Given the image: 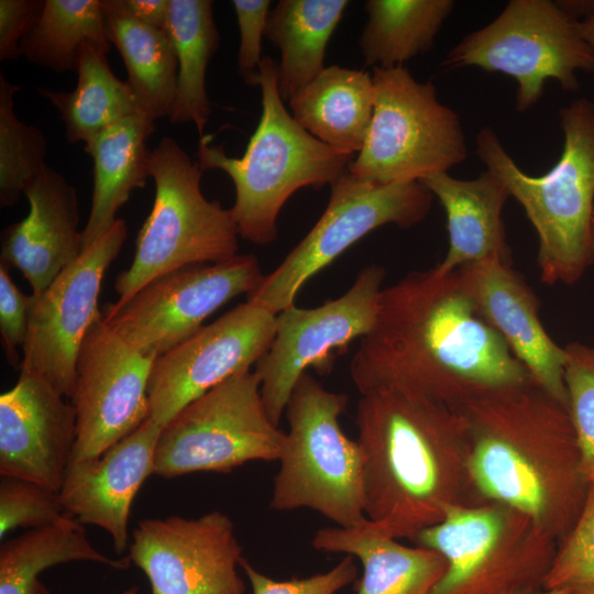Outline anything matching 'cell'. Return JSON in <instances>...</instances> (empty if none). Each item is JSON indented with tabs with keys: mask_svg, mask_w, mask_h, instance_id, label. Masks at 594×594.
I'll return each mask as SVG.
<instances>
[{
	"mask_svg": "<svg viewBox=\"0 0 594 594\" xmlns=\"http://www.w3.org/2000/svg\"><path fill=\"white\" fill-rule=\"evenodd\" d=\"M361 395L413 393L461 409L487 395L534 383L481 316L458 270L413 271L383 288L375 323L350 363Z\"/></svg>",
	"mask_w": 594,
	"mask_h": 594,
	"instance_id": "1",
	"label": "cell"
},
{
	"mask_svg": "<svg viewBox=\"0 0 594 594\" xmlns=\"http://www.w3.org/2000/svg\"><path fill=\"white\" fill-rule=\"evenodd\" d=\"M355 425L364 514L382 534L413 540L451 507L486 503L471 477L461 411L389 388L361 395Z\"/></svg>",
	"mask_w": 594,
	"mask_h": 594,
	"instance_id": "2",
	"label": "cell"
},
{
	"mask_svg": "<svg viewBox=\"0 0 594 594\" xmlns=\"http://www.w3.org/2000/svg\"><path fill=\"white\" fill-rule=\"evenodd\" d=\"M459 411L468 424L470 473L482 499L524 514L560 543L590 485L566 406L530 383Z\"/></svg>",
	"mask_w": 594,
	"mask_h": 594,
	"instance_id": "3",
	"label": "cell"
},
{
	"mask_svg": "<svg viewBox=\"0 0 594 594\" xmlns=\"http://www.w3.org/2000/svg\"><path fill=\"white\" fill-rule=\"evenodd\" d=\"M564 145L544 175L522 172L492 128L476 135V153L515 198L535 228L543 283L571 285L594 261V103L576 99L560 110Z\"/></svg>",
	"mask_w": 594,
	"mask_h": 594,
	"instance_id": "4",
	"label": "cell"
},
{
	"mask_svg": "<svg viewBox=\"0 0 594 594\" xmlns=\"http://www.w3.org/2000/svg\"><path fill=\"white\" fill-rule=\"evenodd\" d=\"M257 86L262 114L242 157H230L223 146L200 136L197 163L202 170L227 173L235 188L230 208L239 234L266 245L277 238V218L290 196L305 187L332 185L346 170L352 156L316 139L293 118L277 87V64L263 56Z\"/></svg>",
	"mask_w": 594,
	"mask_h": 594,
	"instance_id": "5",
	"label": "cell"
},
{
	"mask_svg": "<svg viewBox=\"0 0 594 594\" xmlns=\"http://www.w3.org/2000/svg\"><path fill=\"white\" fill-rule=\"evenodd\" d=\"M349 397L324 388L305 373L286 406L285 433L270 507L309 508L351 528L364 524L363 457L360 444L343 432L339 417Z\"/></svg>",
	"mask_w": 594,
	"mask_h": 594,
	"instance_id": "6",
	"label": "cell"
},
{
	"mask_svg": "<svg viewBox=\"0 0 594 594\" xmlns=\"http://www.w3.org/2000/svg\"><path fill=\"white\" fill-rule=\"evenodd\" d=\"M202 172L169 136L152 151L154 204L135 240L130 267L117 276L116 305L127 302L160 276L238 254V227L230 209L204 196Z\"/></svg>",
	"mask_w": 594,
	"mask_h": 594,
	"instance_id": "7",
	"label": "cell"
},
{
	"mask_svg": "<svg viewBox=\"0 0 594 594\" xmlns=\"http://www.w3.org/2000/svg\"><path fill=\"white\" fill-rule=\"evenodd\" d=\"M440 553L447 571L430 594H527L543 583L558 541L499 503L454 506L415 536Z\"/></svg>",
	"mask_w": 594,
	"mask_h": 594,
	"instance_id": "8",
	"label": "cell"
},
{
	"mask_svg": "<svg viewBox=\"0 0 594 594\" xmlns=\"http://www.w3.org/2000/svg\"><path fill=\"white\" fill-rule=\"evenodd\" d=\"M375 101L363 147L348 166L354 177L378 184L420 182L448 173L468 156L459 116L404 66L373 68Z\"/></svg>",
	"mask_w": 594,
	"mask_h": 594,
	"instance_id": "9",
	"label": "cell"
},
{
	"mask_svg": "<svg viewBox=\"0 0 594 594\" xmlns=\"http://www.w3.org/2000/svg\"><path fill=\"white\" fill-rule=\"evenodd\" d=\"M442 66H474L513 77L516 109L522 112L537 103L548 79L576 90V73H594V50L579 32L576 18L559 2L512 0L491 23L452 47Z\"/></svg>",
	"mask_w": 594,
	"mask_h": 594,
	"instance_id": "10",
	"label": "cell"
},
{
	"mask_svg": "<svg viewBox=\"0 0 594 594\" xmlns=\"http://www.w3.org/2000/svg\"><path fill=\"white\" fill-rule=\"evenodd\" d=\"M255 372H240L186 405L161 428L153 474L229 473L251 461L278 460L285 433L261 397Z\"/></svg>",
	"mask_w": 594,
	"mask_h": 594,
	"instance_id": "11",
	"label": "cell"
},
{
	"mask_svg": "<svg viewBox=\"0 0 594 594\" xmlns=\"http://www.w3.org/2000/svg\"><path fill=\"white\" fill-rule=\"evenodd\" d=\"M329 202L307 235L248 295L274 315L295 305L301 287L371 231L410 228L430 211L433 195L420 182L378 184L348 170L331 186Z\"/></svg>",
	"mask_w": 594,
	"mask_h": 594,
	"instance_id": "12",
	"label": "cell"
},
{
	"mask_svg": "<svg viewBox=\"0 0 594 594\" xmlns=\"http://www.w3.org/2000/svg\"><path fill=\"white\" fill-rule=\"evenodd\" d=\"M385 273L380 265H369L340 297L315 308L294 305L276 315L274 338L254 370L275 426L280 422L297 381L308 369L329 373L336 359L372 330Z\"/></svg>",
	"mask_w": 594,
	"mask_h": 594,
	"instance_id": "13",
	"label": "cell"
},
{
	"mask_svg": "<svg viewBox=\"0 0 594 594\" xmlns=\"http://www.w3.org/2000/svg\"><path fill=\"white\" fill-rule=\"evenodd\" d=\"M264 275L253 254L184 267L160 276L122 305L106 304L102 318L139 352L157 358L196 333L204 321Z\"/></svg>",
	"mask_w": 594,
	"mask_h": 594,
	"instance_id": "14",
	"label": "cell"
},
{
	"mask_svg": "<svg viewBox=\"0 0 594 594\" xmlns=\"http://www.w3.org/2000/svg\"><path fill=\"white\" fill-rule=\"evenodd\" d=\"M127 237V222L118 218L42 293L31 294L20 373L42 378L70 398L80 345L100 314L98 297L105 274Z\"/></svg>",
	"mask_w": 594,
	"mask_h": 594,
	"instance_id": "15",
	"label": "cell"
},
{
	"mask_svg": "<svg viewBox=\"0 0 594 594\" xmlns=\"http://www.w3.org/2000/svg\"><path fill=\"white\" fill-rule=\"evenodd\" d=\"M154 360L107 324L100 310L77 358L69 398L76 414L70 461L102 454L150 418L147 387Z\"/></svg>",
	"mask_w": 594,
	"mask_h": 594,
	"instance_id": "16",
	"label": "cell"
},
{
	"mask_svg": "<svg viewBox=\"0 0 594 594\" xmlns=\"http://www.w3.org/2000/svg\"><path fill=\"white\" fill-rule=\"evenodd\" d=\"M276 315L246 300L154 360L147 395L161 427L186 405L249 371L268 350Z\"/></svg>",
	"mask_w": 594,
	"mask_h": 594,
	"instance_id": "17",
	"label": "cell"
},
{
	"mask_svg": "<svg viewBox=\"0 0 594 594\" xmlns=\"http://www.w3.org/2000/svg\"><path fill=\"white\" fill-rule=\"evenodd\" d=\"M242 558L234 525L219 510L143 519L129 546V559L148 579L152 594H244Z\"/></svg>",
	"mask_w": 594,
	"mask_h": 594,
	"instance_id": "18",
	"label": "cell"
},
{
	"mask_svg": "<svg viewBox=\"0 0 594 594\" xmlns=\"http://www.w3.org/2000/svg\"><path fill=\"white\" fill-rule=\"evenodd\" d=\"M42 378L20 373L0 396V476L59 492L76 441L70 402Z\"/></svg>",
	"mask_w": 594,
	"mask_h": 594,
	"instance_id": "19",
	"label": "cell"
},
{
	"mask_svg": "<svg viewBox=\"0 0 594 594\" xmlns=\"http://www.w3.org/2000/svg\"><path fill=\"white\" fill-rule=\"evenodd\" d=\"M481 316L502 337L534 383L568 408L566 352L548 334L539 302L510 262L485 260L458 270Z\"/></svg>",
	"mask_w": 594,
	"mask_h": 594,
	"instance_id": "20",
	"label": "cell"
},
{
	"mask_svg": "<svg viewBox=\"0 0 594 594\" xmlns=\"http://www.w3.org/2000/svg\"><path fill=\"white\" fill-rule=\"evenodd\" d=\"M161 428L150 417L102 454L70 461L58 492L69 515L111 536L117 553L130 546L131 505L144 481L153 474Z\"/></svg>",
	"mask_w": 594,
	"mask_h": 594,
	"instance_id": "21",
	"label": "cell"
},
{
	"mask_svg": "<svg viewBox=\"0 0 594 594\" xmlns=\"http://www.w3.org/2000/svg\"><path fill=\"white\" fill-rule=\"evenodd\" d=\"M28 216L1 232L0 262L42 293L82 252L76 188L46 163L23 189Z\"/></svg>",
	"mask_w": 594,
	"mask_h": 594,
	"instance_id": "22",
	"label": "cell"
},
{
	"mask_svg": "<svg viewBox=\"0 0 594 594\" xmlns=\"http://www.w3.org/2000/svg\"><path fill=\"white\" fill-rule=\"evenodd\" d=\"M420 183L438 198L446 212L449 248L436 266L438 271L450 273L485 260L510 262L503 222L509 194L493 173L485 169L473 179L437 173Z\"/></svg>",
	"mask_w": 594,
	"mask_h": 594,
	"instance_id": "23",
	"label": "cell"
},
{
	"mask_svg": "<svg viewBox=\"0 0 594 594\" xmlns=\"http://www.w3.org/2000/svg\"><path fill=\"white\" fill-rule=\"evenodd\" d=\"M311 543L320 551L360 559L363 575L356 594H430L447 571L446 559L437 551L404 546L369 520L351 528H321Z\"/></svg>",
	"mask_w": 594,
	"mask_h": 594,
	"instance_id": "24",
	"label": "cell"
},
{
	"mask_svg": "<svg viewBox=\"0 0 594 594\" xmlns=\"http://www.w3.org/2000/svg\"><path fill=\"white\" fill-rule=\"evenodd\" d=\"M154 132V121L136 113L85 143V152L94 162V188L82 250L112 227L132 191L145 187L152 153L146 141Z\"/></svg>",
	"mask_w": 594,
	"mask_h": 594,
	"instance_id": "25",
	"label": "cell"
},
{
	"mask_svg": "<svg viewBox=\"0 0 594 594\" xmlns=\"http://www.w3.org/2000/svg\"><path fill=\"white\" fill-rule=\"evenodd\" d=\"M372 75L332 65L289 100L293 118L334 151L353 156L363 147L372 121Z\"/></svg>",
	"mask_w": 594,
	"mask_h": 594,
	"instance_id": "26",
	"label": "cell"
},
{
	"mask_svg": "<svg viewBox=\"0 0 594 594\" xmlns=\"http://www.w3.org/2000/svg\"><path fill=\"white\" fill-rule=\"evenodd\" d=\"M107 37L125 65L138 111L155 121L169 118L177 91L178 61L167 33L133 18L122 0H101Z\"/></svg>",
	"mask_w": 594,
	"mask_h": 594,
	"instance_id": "27",
	"label": "cell"
},
{
	"mask_svg": "<svg viewBox=\"0 0 594 594\" xmlns=\"http://www.w3.org/2000/svg\"><path fill=\"white\" fill-rule=\"evenodd\" d=\"M348 0H280L271 9L265 37L280 52L277 87L284 101L324 69L327 45Z\"/></svg>",
	"mask_w": 594,
	"mask_h": 594,
	"instance_id": "28",
	"label": "cell"
},
{
	"mask_svg": "<svg viewBox=\"0 0 594 594\" xmlns=\"http://www.w3.org/2000/svg\"><path fill=\"white\" fill-rule=\"evenodd\" d=\"M73 561L129 568V557L112 559L96 549L86 530L67 514L58 521L29 529L0 547V594H50L38 580L46 569Z\"/></svg>",
	"mask_w": 594,
	"mask_h": 594,
	"instance_id": "29",
	"label": "cell"
},
{
	"mask_svg": "<svg viewBox=\"0 0 594 594\" xmlns=\"http://www.w3.org/2000/svg\"><path fill=\"white\" fill-rule=\"evenodd\" d=\"M107 54L85 43L79 53L74 90L37 89L59 112L66 139L72 143H87L110 125L139 113L130 86L112 73Z\"/></svg>",
	"mask_w": 594,
	"mask_h": 594,
	"instance_id": "30",
	"label": "cell"
},
{
	"mask_svg": "<svg viewBox=\"0 0 594 594\" xmlns=\"http://www.w3.org/2000/svg\"><path fill=\"white\" fill-rule=\"evenodd\" d=\"M212 3L211 0H169L164 28L178 61L176 98L168 119L176 124L193 122L200 136L211 111L206 72L220 42Z\"/></svg>",
	"mask_w": 594,
	"mask_h": 594,
	"instance_id": "31",
	"label": "cell"
},
{
	"mask_svg": "<svg viewBox=\"0 0 594 594\" xmlns=\"http://www.w3.org/2000/svg\"><path fill=\"white\" fill-rule=\"evenodd\" d=\"M367 22L359 38L365 65L381 68L430 51L454 8L452 0H367Z\"/></svg>",
	"mask_w": 594,
	"mask_h": 594,
	"instance_id": "32",
	"label": "cell"
},
{
	"mask_svg": "<svg viewBox=\"0 0 594 594\" xmlns=\"http://www.w3.org/2000/svg\"><path fill=\"white\" fill-rule=\"evenodd\" d=\"M85 43L110 51L101 0H45L40 20L20 48L31 63L66 73L77 70Z\"/></svg>",
	"mask_w": 594,
	"mask_h": 594,
	"instance_id": "33",
	"label": "cell"
},
{
	"mask_svg": "<svg viewBox=\"0 0 594 594\" xmlns=\"http://www.w3.org/2000/svg\"><path fill=\"white\" fill-rule=\"evenodd\" d=\"M21 86L0 74V205L13 206L28 183L45 164L47 141L43 132L19 120L14 95Z\"/></svg>",
	"mask_w": 594,
	"mask_h": 594,
	"instance_id": "34",
	"label": "cell"
},
{
	"mask_svg": "<svg viewBox=\"0 0 594 594\" xmlns=\"http://www.w3.org/2000/svg\"><path fill=\"white\" fill-rule=\"evenodd\" d=\"M564 349L568 411L579 447L581 470L591 483L594 481V345L571 342Z\"/></svg>",
	"mask_w": 594,
	"mask_h": 594,
	"instance_id": "35",
	"label": "cell"
},
{
	"mask_svg": "<svg viewBox=\"0 0 594 594\" xmlns=\"http://www.w3.org/2000/svg\"><path fill=\"white\" fill-rule=\"evenodd\" d=\"M590 584H594V481L576 521L558 546L543 588L570 590Z\"/></svg>",
	"mask_w": 594,
	"mask_h": 594,
	"instance_id": "36",
	"label": "cell"
},
{
	"mask_svg": "<svg viewBox=\"0 0 594 594\" xmlns=\"http://www.w3.org/2000/svg\"><path fill=\"white\" fill-rule=\"evenodd\" d=\"M67 514L58 492L30 481L1 476L0 538L16 528L52 525Z\"/></svg>",
	"mask_w": 594,
	"mask_h": 594,
	"instance_id": "37",
	"label": "cell"
},
{
	"mask_svg": "<svg viewBox=\"0 0 594 594\" xmlns=\"http://www.w3.org/2000/svg\"><path fill=\"white\" fill-rule=\"evenodd\" d=\"M252 594H336L356 580L353 557L346 556L334 568L309 578L277 581L258 572L245 558L240 561Z\"/></svg>",
	"mask_w": 594,
	"mask_h": 594,
	"instance_id": "38",
	"label": "cell"
},
{
	"mask_svg": "<svg viewBox=\"0 0 594 594\" xmlns=\"http://www.w3.org/2000/svg\"><path fill=\"white\" fill-rule=\"evenodd\" d=\"M239 31L238 70L248 85L257 86L258 68L263 59L262 38L270 13L268 0H233Z\"/></svg>",
	"mask_w": 594,
	"mask_h": 594,
	"instance_id": "39",
	"label": "cell"
},
{
	"mask_svg": "<svg viewBox=\"0 0 594 594\" xmlns=\"http://www.w3.org/2000/svg\"><path fill=\"white\" fill-rule=\"evenodd\" d=\"M8 270L0 262V334L8 362L20 367L18 349L23 346L28 334L31 295L18 288Z\"/></svg>",
	"mask_w": 594,
	"mask_h": 594,
	"instance_id": "40",
	"label": "cell"
},
{
	"mask_svg": "<svg viewBox=\"0 0 594 594\" xmlns=\"http://www.w3.org/2000/svg\"><path fill=\"white\" fill-rule=\"evenodd\" d=\"M45 0H0V61H15L20 43L40 20Z\"/></svg>",
	"mask_w": 594,
	"mask_h": 594,
	"instance_id": "41",
	"label": "cell"
},
{
	"mask_svg": "<svg viewBox=\"0 0 594 594\" xmlns=\"http://www.w3.org/2000/svg\"><path fill=\"white\" fill-rule=\"evenodd\" d=\"M129 13L140 22L164 30L169 0H122Z\"/></svg>",
	"mask_w": 594,
	"mask_h": 594,
	"instance_id": "42",
	"label": "cell"
},
{
	"mask_svg": "<svg viewBox=\"0 0 594 594\" xmlns=\"http://www.w3.org/2000/svg\"><path fill=\"white\" fill-rule=\"evenodd\" d=\"M576 25L582 37L594 50V2H592V6H588L582 20L576 19Z\"/></svg>",
	"mask_w": 594,
	"mask_h": 594,
	"instance_id": "43",
	"label": "cell"
},
{
	"mask_svg": "<svg viewBox=\"0 0 594 594\" xmlns=\"http://www.w3.org/2000/svg\"><path fill=\"white\" fill-rule=\"evenodd\" d=\"M569 594H594V584L570 588Z\"/></svg>",
	"mask_w": 594,
	"mask_h": 594,
	"instance_id": "44",
	"label": "cell"
},
{
	"mask_svg": "<svg viewBox=\"0 0 594 594\" xmlns=\"http://www.w3.org/2000/svg\"><path fill=\"white\" fill-rule=\"evenodd\" d=\"M527 594H569V590H544L537 593H527Z\"/></svg>",
	"mask_w": 594,
	"mask_h": 594,
	"instance_id": "45",
	"label": "cell"
},
{
	"mask_svg": "<svg viewBox=\"0 0 594 594\" xmlns=\"http://www.w3.org/2000/svg\"><path fill=\"white\" fill-rule=\"evenodd\" d=\"M120 594H139V590H138V587H131V588L125 590L124 592H122Z\"/></svg>",
	"mask_w": 594,
	"mask_h": 594,
	"instance_id": "46",
	"label": "cell"
},
{
	"mask_svg": "<svg viewBox=\"0 0 594 594\" xmlns=\"http://www.w3.org/2000/svg\"><path fill=\"white\" fill-rule=\"evenodd\" d=\"M592 235H593V242H594V211L592 216Z\"/></svg>",
	"mask_w": 594,
	"mask_h": 594,
	"instance_id": "47",
	"label": "cell"
}]
</instances>
